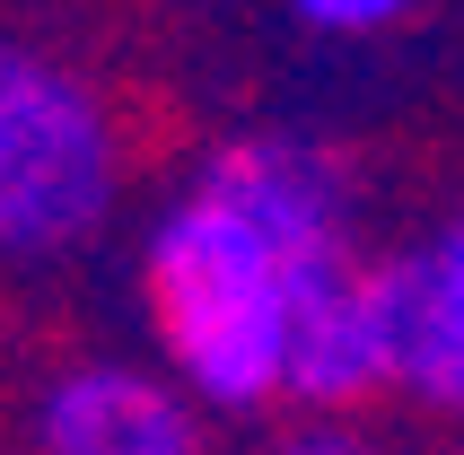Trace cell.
<instances>
[{
	"label": "cell",
	"mask_w": 464,
	"mask_h": 455,
	"mask_svg": "<svg viewBox=\"0 0 464 455\" xmlns=\"http://www.w3.org/2000/svg\"><path fill=\"white\" fill-rule=\"evenodd\" d=\"M351 176L307 140H228L150 219L140 298L167 377L202 411L289 403L298 306L351 263Z\"/></svg>",
	"instance_id": "obj_1"
},
{
	"label": "cell",
	"mask_w": 464,
	"mask_h": 455,
	"mask_svg": "<svg viewBox=\"0 0 464 455\" xmlns=\"http://www.w3.org/2000/svg\"><path fill=\"white\" fill-rule=\"evenodd\" d=\"M123 193V140L88 79L44 53H0V254L53 263L88 246Z\"/></svg>",
	"instance_id": "obj_2"
},
{
	"label": "cell",
	"mask_w": 464,
	"mask_h": 455,
	"mask_svg": "<svg viewBox=\"0 0 464 455\" xmlns=\"http://www.w3.org/2000/svg\"><path fill=\"white\" fill-rule=\"evenodd\" d=\"M377 394H403V263H342L298 306L289 351V403L307 411H360Z\"/></svg>",
	"instance_id": "obj_3"
},
{
	"label": "cell",
	"mask_w": 464,
	"mask_h": 455,
	"mask_svg": "<svg viewBox=\"0 0 464 455\" xmlns=\"http://www.w3.org/2000/svg\"><path fill=\"white\" fill-rule=\"evenodd\" d=\"M35 438H44V455H184L202 447V403L167 368L88 359L44 385Z\"/></svg>",
	"instance_id": "obj_4"
},
{
	"label": "cell",
	"mask_w": 464,
	"mask_h": 455,
	"mask_svg": "<svg viewBox=\"0 0 464 455\" xmlns=\"http://www.w3.org/2000/svg\"><path fill=\"white\" fill-rule=\"evenodd\" d=\"M403 394L464 421V210L403 254Z\"/></svg>",
	"instance_id": "obj_5"
},
{
	"label": "cell",
	"mask_w": 464,
	"mask_h": 455,
	"mask_svg": "<svg viewBox=\"0 0 464 455\" xmlns=\"http://www.w3.org/2000/svg\"><path fill=\"white\" fill-rule=\"evenodd\" d=\"M307 35H386L420 9V0H289Z\"/></svg>",
	"instance_id": "obj_6"
},
{
	"label": "cell",
	"mask_w": 464,
	"mask_h": 455,
	"mask_svg": "<svg viewBox=\"0 0 464 455\" xmlns=\"http://www.w3.org/2000/svg\"><path fill=\"white\" fill-rule=\"evenodd\" d=\"M272 455H377V447H368L360 430H342L334 411H315V430H289Z\"/></svg>",
	"instance_id": "obj_7"
},
{
	"label": "cell",
	"mask_w": 464,
	"mask_h": 455,
	"mask_svg": "<svg viewBox=\"0 0 464 455\" xmlns=\"http://www.w3.org/2000/svg\"><path fill=\"white\" fill-rule=\"evenodd\" d=\"M447 455H464V438H456V447H447Z\"/></svg>",
	"instance_id": "obj_8"
},
{
	"label": "cell",
	"mask_w": 464,
	"mask_h": 455,
	"mask_svg": "<svg viewBox=\"0 0 464 455\" xmlns=\"http://www.w3.org/2000/svg\"><path fill=\"white\" fill-rule=\"evenodd\" d=\"M184 455H202V447H184Z\"/></svg>",
	"instance_id": "obj_9"
}]
</instances>
